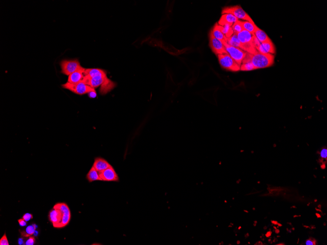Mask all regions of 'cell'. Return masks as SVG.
Masks as SVG:
<instances>
[{
    "instance_id": "obj_1",
    "label": "cell",
    "mask_w": 327,
    "mask_h": 245,
    "mask_svg": "<svg viewBox=\"0 0 327 245\" xmlns=\"http://www.w3.org/2000/svg\"><path fill=\"white\" fill-rule=\"evenodd\" d=\"M49 217L50 221L54 227L62 228L69 223L71 212L65 203H57L50 211Z\"/></svg>"
},
{
    "instance_id": "obj_2",
    "label": "cell",
    "mask_w": 327,
    "mask_h": 245,
    "mask_svg": "<svg viewBox=\"0 0 327 245\" xmlns=\"http://www.w3.org/2000/svg\"><path fill=\"white\" fill-rule=\"evenodd\" d=\"M82 82L93 89L99 87L100 86L103 88V85H104V87H106L107 92L109 89L113 87V82L107 78L106 72L103 69H102L100 73L93 77H88L84 76Z\"/></svg>"
},
{
    "instance_id": "obj_3",
    "label": "cell",
    "mask_w": 327,
    "mask_h": 245,
    "mask_svg": "<svg viewBox=\"0 0 327 245\" xmlns=\"http://www.w3.org/2000/svg\"><path fill=\"white\" fill-rule=\"evenodd\" d=\"M250 58L255 69L271 67L274 62V55L270 53L264 54L258 51L255 54H250Z\"/></svg>"
},
{
    "instance_id": "obj_4",
    "label": "cell",
    "mask_w": 327,
    "mask_h": 245,
    "mask_svg": "<svg viewBox=\"0 0 327 245\" xmlns=\"http://www.w3.org/2000/svg\"><path fill=\"white\" fill-rule=\"evenodd\" d=\"M237 37L241 43V50L251 54L258 52L254 45V38L255 37L254 34L244 30L237 34Z\"/></svg>"
},
{
    "instance_id": "obj_5",
    "label": "cell",
    "mask_w": 327,
    "mask_h": 245,
    "mask_svg": "<svg viewBox=\"0 0 327 245\" xmlns=\"http://www.w3.org/2000/svg\"><path fill=\"white\" fill-rule=\"evenodd\" d=\"M227 13L232 14L239 20H243L245 21H248L252 23H254V21L248 15V14L245 12L240 5L226 7L223 8L221 12L222 15Z\"/></svg>"
},
{
    "instance_id": "obj_6",
    "label": "cell",
    "mask_w": 327,
    "mask_h": 245,
    "mask_svg": "<svg viewBox=\"0 0 327 245\" xmlns=\"http://www.w3.org/2000/svg\"><path fill=\"white\" fill-rule=\"evenodd\" d=\"M217 56L219 64L223 69L231 72L240 71V66L237 64L228 54H219Z\"/></svg>"
},
{
    "instance_id": "obj_7",
    "label": "cell",
    "mask_w": 327,
    "mask_h": 245,
    "mask_svg": "<svg viewBox=\"0 0 327 245\" xmlns=\"http://www.w3.org/2000/svg\"><path fill=\"white\" fill-rule=\"evenodd\" d=\"M63 88L69 90L74 94L78 95H83L84 94H88L89 92L95 90L88 85H86L84 82H81L78 83L73 84L67 82L66 83L62 85Z\"/></svg>"
},
{
    "instance_id": "obj_8",
    "label": "cell",
    "mask_w": 327,
    "mask_h": 245,
    "mask_svg": "<svg viewBox=\"0 0 327 245\" xmlns=\"http://www.w3.org/2000/svg\"><path fill=\"white\" fill-rule=\"evenodd\" d=\"M60 66L61 73L67 76L83 68L77 59L64 60L61 62Z\"/></svg>"
},
{
    "instance_id": "obj_9",
    "label": "cell",
    "mask_w": 327,
    "mask_h": 245,
    "mask_svg": "<svg viewBox=\"0 0 327 245\" xmlns=\"http://www.w3.org/2000/svg\"><path fill=\"white\" fill-rule=\"evenodd\" d=\"M223 44L224 45L227 53L236 62L237 64L239 65H241L243 59L245 58L247 53L240 48L231 46L227 43H224Z\"/></svg>"
},
{
    "instance_id": "obj_10",
    "label": "cell",
    "mask_w": 327,
    "mask_h": 245,
    "mask_svg": "<svg viewBox=\"0 0 327 245\" xmlns=\"http://www.w3.org/2000/svg\"><path fill=\"white\" fill-rule=\"evenodd\" d=\"M209 45L213 53L216 55L228 54L223 43L214 38L211 32L209 34Z\"/></svg>"
},
{
    "instance_id": "obj_11",
    "label": "cell",
    "mask_w": 327,
    "mask_h": 245,
    "mask_svg": "<svg viewBox=\"0 0 327 245\" xmlns=\"http://www.w3.org/2000/svg\"><path fill=\"white\" fill-rule=\"evenodd\" d=\"M99 175L103 181L117 182L119 181L118 175L112 166L99 173Z\"/></svg>"
},
{
    "instance_id": "obj_12",
    "label": "cell",
    "mask_w": 327,
    "mask_h": 245,
    "mask_svg": "<svg viewBox=\"0 0 327 245\" xmlns=\"http://www.w3.org/2000/svg\"><path fill=\"white\" fill-rule=\"evenodd\" d=\"M257 50L258 52L262 53H270L274 54L275 53V48L271 40L266 42L263 43L258 47Z\"/></svg>"
},
{
    "instance_id": "obj_13",
    "label": "cell",
    "mask_w": 327,
    "mask_h": 245,
    "mask_svg": "<svg viewBox=\"0 0 327 245\" xmlns=\"http://www.w3.org/2000/svg\"><path fill=\"white\" fill-rule=\"evenodd\" d=\"M86 69L83 68L74 72L68 76V82L70 83H78L82 82L84 77V72Z\"/></svg>"
},
{
    "instance_id": "obj_14",
    "label": "cell",
    "mask_w": 327,
    "mask_h": 245,
    "mask_svg": "<svg viewBox=\"0 0 327 245\" xmlns=\"http://www.w3.org/2000/svg\"><path fill=\"white\" fill-rule=\"evenodd\" d=\"M93 166L99 173H100L112 166L107 161L103 158H96L95 159Z\"/></svg>"
},
{
    "instance_id": "obj_15",
    "label": "cell",
    "mask_w": 327,
    "mask_h": 245,
    "mask_svg": "<svg viewBox=\"0 0 327 245\" xmlns=\"http://www.w3.org/2000/svg\"><path fill=\"white\" fill-rule=\"evenodd\" d=\"M239 19L237 18L234 16L232 14H229V13L224 14H222V16H221L220 19L217 22V24L220 26H224L225 24H228L232 27L233 24L235 23V22L237 21Z\"/></svg>"
},
{
    "instance_id": "obj_16",
    "label": "cell",
    "mask_w": 327,
    "mask_h": 245,
    "mask_svg": "<svg viewBox=\"0 0 327 245\" xmlns=\"http://www.w3.org/2000/svg\"><path fill=\"white\" fill-rule=\"evenodd\" d=\"M254 69H256L251 61L250 54L247 53L245 58L243 59L242 61V63L240 65V71H253Z\"/></svg>"
},
{
    "instance_id": "obj_17",
    "label": "cell",
    "mask_w": 327,
    "mask_h": 245,
    "mask_svg": "<svg viewBox=\"0 0 327 245\" xmlns=\"http://www.w3.org/2000/svg\"><path fill=\"white\" fill-rule=\"evenodd\" d=\"M210 32L212 33L214 38H216L217 39H218V40L221 41L223 43H226L227 38H226V36L223 34V33L221 31V30H219L217 23L215 24L214 27L212 28V30Z\"/></svg>"
},
{
    "instance_id": "obj_18",
    "label": "cell",
    "mask_w": 327,
    "mask_h": 245,
    "mask_svg": "<svg viewBox=\"0 0 327 245\" xmlns=\"http://www.w3.org/2000/svg\"><path fill=\"white\" fill-rule=\"evenodd\" d=\"M86 178L87 179L88 181L89 182H93L94 181H103L102 179L100 178V176L99 175V172L95 169V168L94 167H92V168H91V169L89 171L87 176H86Z\"/></svg>"
},
{
    "instance_id": "obj_19",
    "label": "cell",
    "mask_w": 327,
    "mask_h": 245,
    "mask_svg": "<svg viewBox=\"0 0 327 245\" xmlns=\"http://www.w3.org/2000/svg\"><path fill=\"white\" fill-rule=\"evenodd\" d=\"M226 43L231 46L241 49V43L237 37V34H234L231 37L227 38Z\"/></svg>"
},
{
    "instance_id": "obj_20",
    "label": "cell",
    "mask_w": 327,
    "mask_h": 245,
    "mask_svg": "<svg viewBox=\"0 0 327 245\" xmlns=\"http://www.w3.org/2000/svg\"><path fill=\"white\" fill-rule=\"evenodd\" d=\"M254 34L255 35L256 37L260 42V43L266 42L271 40L268 37V36L266 34V32H264L262 30H260L259 27L257 29Z\"/></svg>"
},
{
    "instance_id": "obj_21",
    "label": "cell",
    "mask_w": 327,
    "mask_h": 245,
    "mask_svg": "<svg viewBox=\"0 0 327 245\" xmlns=\"http://www.w3.org/2000/svg\"><path fill=\"white\" fill-rule=\"evenodd\" d=\"M241 23L243 25V28L244 30L250 32L251 34H254L258 28V27L255 24V23H252L251 22L248 21H242Z\"/></svg>"
},
{
    "instance_id": "obj_22",
    "label": "cell",
    "mask_w": 327,
    "mask_h": 245,
    "mask_svg": "<svg viewBox=\"0 0 327 245\" xmlns=\"http://www.w3.org/2000/svg\"><path fill=\"white\" fill-rule=\"evenodd\" d=\"M218 27H219V30H221L223 34L226 36V38H229L234 34L232 27L229 25L225 24L224 26H220L218 24Z\"/></svg>"
},
{
    "instance_id": "obj_23",
    "label": "cell",
    "mask_w": 327,
    "mask_h": 245,
    "mask_svg": "<svg viewBox=\"0 0 327 245\" xmlns=\"http://www.w3.org/2000/svg\"><path fill=\"white\" fill-rule=\"evenodd\" d=\"M35 230H36V225L34 224V225L28 226L25 230V231L21 232V234L23 237H28L34 234Z\"/></svg>"
},
{
    "instance_id": "obj_24",
    "label": "cell",
    "mask_w": 327,
    "mask_h": 245,
    "mask_svg": "<svg viewBox=\"0 0 327 245\" xmlns=\"http://www.w3.org/2000/svg\"><path fill=\"white\" fill-rule=\"evenodd\" d=\"M232 28L234 34H238L244 31V29L241 23V21L238 20L237 21L235 22V23L233 24L232 26Z\"/></svg>"
},
{
    "instance_id": "obj_25",
    "label": "cell",
    "mask_w": 327,
    "mask_h": 245,
    "mask_svg": "<svg viewBox=\"0 0 327 245\" xmlns=\"http://www.w3.org/2000/svg\"><path fill=\"white\" fill-rule=\"evenodd\" d=\"M0 245H9V243L8 241L6 234H4L3 237L0 239Z\"/></svg>"
},
{
    "instance_id": "obj_26",
    "label": "cell",
    "mask_w": 327,
    "mask_h": 245,
    "mask_svg": "<svg viewBox=\"0 0 327 245\" xmlns=\"http://www.w3.org/2000/svg\"><path fill=\"white\" fill-rule=\"evenodd\" d=\"M35 243V239L34 237L31 236L29 237L28 240L26 241V245H34Z\"/></svg>"
},
{
    "instance_id": "obj_27",
    "label": "cell",
    "mask_w": 327,
    "mask_h": 245,
    "mask_svg": "<svg viewBox=\"0 0 327 245\" xmlns=\"http://www.w3.org/2000/svg\"><path fill=\"white\" fill-rule=\"evenodd\" d=\"M305 244L306 245H316V240L314 238H310L306 241Z\"/></svg>"
},
{
    "instance_id": "obj_28",
    "label": "cell",
    "mask_w": 327,
    "mask_h": 245,
    "mask_svg": "<svg viewBox=\"0 0 327 245\" xmlns=\"http://www.w3.org/2000/svg\"><path fill=\"white\" fill-rule=\"evenodd\" d=\"M320 157L323 159H327V149L326 148H323L321 151Z\"/></svg>"
},
{
    "instance_id": "obj_29",
    "label": "cell",
    "mask_w": 327,
    "mask_h": 245,
    "mask_svg": "<svg viewBox=\"0 0 327 245\" xmlns=\"http://www.w3.org/2000/svg\"><path fill=\"white\" fill-rule=\"evenodd\" d=\"M22 218L24 220H25V221L28 222V221H30V220L32 219V218H33V216L30 213H26L23 216Z\"/></svg>"
},
{
    "instance_id": "obj_30",
    "label": "cell",
    "mask_w": 327,
    "mask_h": 245,
    "mask_svg": "<svg viewBox=\"0 0 327 245\" xmlns=\"http://www.w3.org/2000/svg\"><path fill=\"white\" fill-rule=\"evenodd\" d=\"M88 94L89 97L90 98H96V95H96V92L95 90H94V91H92L90 92H89Z\"/></svg>"
},
{
    "instance_id": "obj_31",
    "label": "cell",
    "mask_w": 327,
    "mask_h": 245,
    "mask_svg": "<svg viewBox=\"0 0 327 245\" xmlns=\"http://www.w3.org/2000/svg\"><path fill=\"white\" fill-rule=\"evenodd\" d=\"M18 222L20 224V226L21 227H24L27 225V221H25L23 218L18 220Z\"/></svg>"
},
{
    "instance_id": "obj_32",
    "label": "cell",
    "mask_w": 327,
    "mask_h": 245,
    "mask_svg": "<svg viewBox=\"0 0 327 245\" xmlns=\"http://www.w3.org/2000/svg\"><path fill=\"white\" fill-rule=\"evenodd\" d=\"M271 234H272V232H271V231H268V232H267V234H266V236L267 238L270 237V236H271Z\"/></svg>"
},
{
    "instance_id": "obj_33",
    "label": "cell",
    "mask_w": 327,
    "mask_h": 245,
    "mask_svg": "<svg viewBox=\"0 0 327 245\" xmlns=\"http://www.w3.org/2000/svg\"><path fill=\"white\" fill-rule=\"evenodd\" d=\"M271 223L273 224V225H277V224L278 223V222H277V221H273V220H271Z\"/></svg>"
},
{
    "instance_id": "obj_34",
    "label": "cell",
    "mask_w": 327,
    "mask_h": 245,
    "mask_svg": "<svg viewBox=\"0 0 327 245\" xmlns=\"http://www.w3.org/2000/svg\"><path fill=\"white\" fill-rule=\"evenodd\" d=\"M275 232L276 234H279V232H280V230H279L278 228H277V229H276V230H275Z\"/></svg>"
},
{
    "instance_id": "obj_35",
    "label": "cell",
    "mask_w": 327,
    "mask_h": 245,
    "mask_svg": "<svg viewBox=\"0 0 327 245\" xmlns=\"http://www.w3.org/2000/svg\"><path fill=\"white\" fill-rule=\"evenodd\" d=\"M316 216H317V218H321V216L320 214H319V213H316Z\"/></svg>"
},
{
    "instance_id": "obj_36",
    "label": "cell",
    "mask_w": 327,
    "mask_h": 245,
    "mask_svg": "<svg viewBox=\"0 0 327 245\" xmlns=\"http://www.w3.org/2000/svg\"><path fill=\"white\" fill-rule=\"evenodd\" d=\"M277 225L278 226V227H282V224H281L280 223H278V224H277Z\"/></svg>"
},
{
    "instance_id": "obj_37",
    "label": "cell",
    "mask_w": 327,
    "mask_h": 245,
    "mask_svg": "<svg viewBox=\"0 0 327 245\" xmlns=\"http://www.w3.org/2000/svg\"><path fill=\"white\" fill-rule=\"evenodd\" d=\"M318 208H319V209H321V205H318Z\"/></svg>"
},
{
    "instance_id": "obj_38",
    "label": "cell",
    "mask_w": 327,
    "mask_h": 245,
    "mask_svg": "<svg viewBox=\"0 0 327 245\" xmlns=\"http://www.w3.org/2000/svg\"><path fill=\"white\" fill-rule=\"evenodd\" d=\"M298 216H299V217H300V216H300V215H299V216L294 215V216L293 217H294V218H295V217H298Z\"/></svg>"
},
{
    "instance_id": "obj_39",
    "label": "cell",
    "mask_w": 327,
    "mask_h": 245,
    "mask_svg": "<svg viewBox=\"0 0 327 245\" xmlns=\"http://www.w3.org/2000/svg\"><path fill=\"white\" fill-rule=\"evenodd\" d=\"M277 245H285V244H284V243H281V244H277Z\"/></svg>"
},
{
    "instance_id": "obj_40",
    "label": "cell",
    "mask_w": 327,
    "mask_h": 245,
    "mask_svg": "<svg viewBox=\"0 0 327 245\" xmlns=\"http://www.w3.org/2000/svg\"><path fill=\"white\" fill-rule=\"evenodd\" d=\"M267 227H264V230H267Z\"/></svg>"
},
{
    "instance_id": "obj_41",
    "label": "cell",
    "mask_w": 327,
    "mask_h": 245,
    "mask_svg": "<svg viewBox=\"0 0 327 245\" xmlns=\"http://www.w3.org/2000/svg\"><path fill=\"white\" fill-rule=\"evenodd\" d=\"M274 227V228L275 230H276V229H277V227H275V226H274V227Z\"/></svg>"
},
{
    "instance_id": "obj_42",
    "label": "cell",
    "mask_w": 327,
    "mask_h": 245,
    "mask_svg": "<svg viewBox=\"0 0 327 245\" xmlns=\"http://www.w3.org/2000/svg\"><path fill=\"white\" fill-rule=\"evenodd\" d=\"M240 242L239 241H238L237 242V244H240Z\"/></svg>"
},
{
    "instance_id": "obj_43",
    "label": "cell",
    "mask_w": 327,
    "mask_h": 245,
    "mask_svg": "<svg viewBox=\"0 0 327 245\" xmlns=\"http://www.w3.org/2000/svg\"><path fill=\"white\" fill-rule=\"evenodd\" d=\"M314 201H315V202H316V201H317V200H314Z\"/></svg>"
},
{
    "instance_id": "obj_44",
    "label": "cell",
    "mask_w": 327,
    "mask_h": 245,
    "mask_svg": "<svg viewBox=\"0 0 327 245\" xmlns=\"http://www.w3.org/2000/svg\"><path fill=\"white\" fill-rule=\"evenodd\" d=\"M292 230H294V227H293V228H292Z\"/></svg>"
},
{
    "instance_id": "obj_45",
    "label": "cell",
    "mask_w": 327,
    "mask_h": 245,
    "mask_svg": "<svg viewBox=\"0 0 327 245\" xmlns=\"http://www.w3.org/2000/svg\"><path fill=\"white\" fill-rule=\"evenodd\" d=\"M253 210H255V208H253Z\"/></svg>"
},
{
    "instance_id": "obj_46",
    "label": "cell",
    "mask_w": 327,
    "mask_h": 245,
    "mask_svg": "<svg viewBox=\"0 0 327 245\" xmlns=\"http://www.w3.org/2000/svg\"><path fill=\"white\" fill-rule=\"evenodd\" d=\"M324 225H325V226H326V224L324 223Z\"/></svg>"
},
{
    "instance_id": "obj_47",
    "label": "cell",
    "mask_w": 327,
    "mask_h": 245,
    "mask_svg": "<svg viewBox=\"0 0 327 245\" xmlns=\"http://www.w3.org/2000/svg\"><path fill=\"white\" fill-rule=\"evenodd\" d=\"M309 204H308V206H309Z\"/></svg>"
}]
</instances>
